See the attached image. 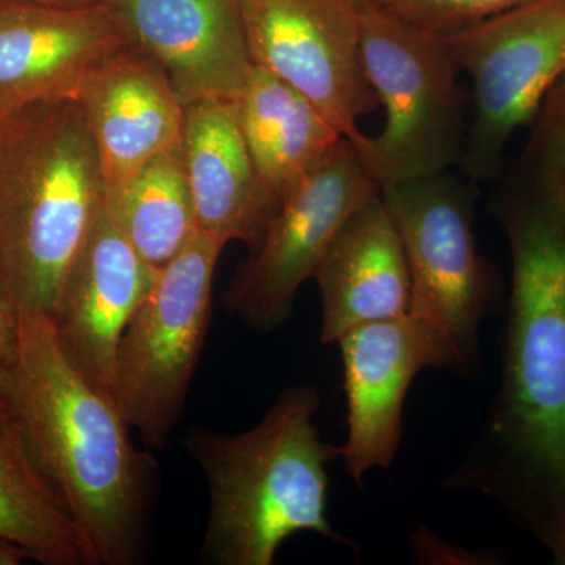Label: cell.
Wrapping results in <instances>:
<instances>
[{
    "label": "cell",
    "mask_w": 565,
    "mask_h": 565,
    "mask_svg": "<svg viewBox=\"0 0 565 565\" xmlns=\"http://www.w3.org/2000/svg\"><path fill=\"white\" fill-rule=\"evenodd\" d=\"M76 102L98 152L104 199L181 141L180 96L159 62L134 44L93 71Z\"/></svg>",
    "instance_id": "obj_15"
},
{
    "label": "cell",
    "mask_w": 565,
    "mask_h": 565,
    "mask_svg": "<svg viewBox=\"0 0 565 565\" xmlns=\"http://www.w3.org/2000/svg\"><path fill=\"white\" fill-rule=\"evenodd\" d=\"M236 103L256 172L277 204L344 139L310 99L262 66H253Z\"/></svg>",
    "instance_id": "obj_18"
},
{
    "label": "cell",
    "mask_w": 565,
    "mask_h": 565,
    "mask_svg": "<svg viewBox=\"0 0 565 565\" xmlns=\"http://www.w3.org/2000/svg\"><path fill=\"white\" fill-rule=\"evenodd\" d=\"M476 185L446 172L382 191L411 270L408 313L444 338L459 375L481 370V323L498 300L497 269L475 237Z\"/></svg>",
    "instance_id": "obj_6"
},
{
    "label": "cell",
    "mask_w": 565,
    "mask_h": 565,
    "mask_svg": "<svg viewBox=\"0 0 565 565\" xmlns=\"http://www.w3.org/2000/svg\"><path fill=\"white\" fill-rule=\"evenodd\" d=\"M553 555H555L557 563L565 564V530L564 533L561 534L559 541L553 546Z\"/></svg>",
    "instance_id": "obj_25"
},
{
    "label": "cell",
    "mask_w": 565,
    "mask_h": 565,
    "mask_svg": "<svg viewBox=\"0 0 565 565\" xmlns=\"http://www.w3.org/2000/svg\"><path fill=\"white\" fill-rule=\"evenodd\" d=\"M311 385L286 388L262 422L241 434L195 427L185 448L210 489L203 559L212 565H270L282 542L315 533L338 545L353 541L330 525L327 465L341 446L322 441Z\"/></svg>",
    "instance_id": "obj_3"
},
{
    "label": "cell",
    "mask_w": 565,
    "mask_h": 565,
    "mask_svg": "<svg viewBox=\"0 0 565 565\" xmlns=\"http://www.w3.org/2000/svg\"><path fill=\"white\" fill-rule=\"evenodd\" d=\"M104 206L122 236L159 269L199 232L182 145L152 158Z\"/></svg>",
    "instance_id": "obj_20"
},
{
    "label": "cell",
    "mask_w": 565,
    "mask_h": 565,
    "mask_svg": "<svg viewBox=\"0 0 565 565\" xmlns=\"http://www.w3.org/2000/svg\"><path fill=\"white\" fill-rule=\"evenodd\" d=\"M0 541L46 565H95L65 505L36 470L0 408Z\"/></svg>",
    "instance_id": "obj_19"
},
{
    "label": "cell",
    "mask_w": 565,
    "mask_h": 565,
    "mask_svg": "<svg viewBox=\"0 0 565 565\" xmlns=\"http://www.w3.org/2000/svg\"><path fill=\"white\" fill-rule=\"evenodd\" d=\"M0 408L79 527L93 563H139L156 465L132 444L111 394L66 356L50 316L20 315L17 353L0 374Z\"/></svg>",
    "instance_id": "obj_2"
},
{
    "label": "cell",
    "mask_w": 565,
    "mask_h": 565,
    "mask_svg": "<svg viewBox=\"0 0 565 565\" xmlns=\"http://www.w3.org/2000/svg\"><path fill=\"white\" fill-rule=\"evenodd\" d=\"M322 302L321 341L411 310V270L384 199L374 196L344 223L315 274Z\"/></svg>",
    "instance_id": "obj_16"
},
{
    "label": "cell",
    "mask_w": 565,
    "mask_h": 565,
    "mask_svg": "<svg viewBox=\"0 0 565 565\" xmlns=\"http://www.w3.org/2000/svg\"><path fill=\"white\" fill-rule=\"evenodd\" d=\"M103 204L98 152L77 102L0 111V281L20 313H54Z\"/></svg>",
    "instance_id": "obj_4"
},
{
    "label": "cell",
    "mask_w": 565,
    "mask_h": 565,
    "mask_svg": "<svg viewBox=\"0 0 565 565\" xmlns=\"http://www.w3.org/2000/svg\"><path fill=\"white\" fill-rule=\"evenodd\" d=\"M181 145L200 232L252 248L278 204L256 172L237 103L206 99L185 106Z\"/></svg>",
    "instance_id": "obj_17"
},
{
    "label": "cell",
    "mask_w": 565,
    "mask_h": 565,
    "mask_svg": "<svg viewBox=\"0 0 565 565\" xmlns=\"http://www.w3.org/2000/svg\"><path fill=\"white\" fill-rule=\"evenodd\" d=\"M20 315L0 281V374L6 371L17 353L18 340H20Z\"/></svg>",
    "instance_id": "obj_22"
},
{
    "label": "cell",
    "mask_w": 565,
    "mask_h": 565,
    "mask_svg": "<svg viewBox=\"0 0 565 565\" xmlns=\"http://www.w3.org/2000/svg\"><path fill=\"white\" fill-rule=\"evenodd\" d=\"M156 273L103 204L50 318L66 356L106 392L110 393L122 333L150 291Z\"/></svg>",
    "instance_id": "obj_14"
},
{
    "label": "cell",
    "mask_w": 565,
    "mask_h": 565,
    "mask_svg": "<svg viewBox=\"0 0 565 565\" xmlns=\"http://www.w3.org/2000/svg\"><path fill=\"white\" fill-rule=\"evenodd\" d=\"M225 245L199 230L159 267L122 333L110 394L148 448H163L184 412L211 322L212 286Z\"/></svg>",
    "instance_id": "obj_7"
},
{
    "label": "cell",
    "mask_w": 565,
    "mask_h": 565,
    "mask_svg": "<svg viewBox=\"0 0 565 565\" xmlns=\"http://www.w3.org/2000/svg\"><path fill=\"white\" fill-rule=\"evenodd\" d=\"M348 401V440L341 459L353 484L392 468L403 444L404 405L427 367L457 374L451 349L433 327L411 313L356 327L340 338Z\"/></svg>",
    "instance_id": "obj_11"
},
{
    "label": "cell",
    "mask_w": 565,
    "mask_h": 565,
    "mask_svg": "<svg viewBox=\"0 0 565 565\" xmlns=\"http://www.w3.org/2000/svg\"><path fill=\"white\" fill-rule=\"evenodd\" d=\"M131 44L109 3L0 0V111L76 102L93 71Z\"/></svg>",
    "instance_id": "obj_12"
},
{
    "label": "cell",
    "mask_w": 565,
    "mask_h": 565,
    "mask_svg": "<svg viewBox=\"0 0 565 565\" xmlns=\"http://www.w3.org/2000/svg\"><path fill=\"white\" fill-rule=\"evenodd\" d=\"M444 36L471 84L459 167L475 184L493 182L512 137L565 76V0H530Z\"/></svg>",
    "instance_id": "obj_8"
},
{
    "label": "cell",
    "mask_w": 565,
    "mask_h": 565,
    "mask_svg": "<svg viewBox=\"0 0 565 565\" xmlns=\"http://www.w3.org/2000/svg\"><path fill=\"white\" fill-rule=\"evenodd\" d=\"M35 2L51 3V6L79 7V6H99L109 0H35Z\"/></svg>",
    "instance_id": "obj_24"
},
{
    "label": "cell",
    "mask_w": 565,
    "mask_h": 565,
    "mask_svg": "<svg viewBox=\"0 0 565 565\" xmlns=\"http://www.w3.org/2000/svg\"><path fill=\"white\" fill-rule=\"evenodd\" d=\"M416 28L449 35L530 0H366ZM363 2V3H366ZM362 6V3H360Z\"/></svg>",
    "instance_id": "obj_21"
},
{
    "label": "cell",
    "mask_w": 565,
    "mask_h": 565,
    "mask_svg": "<svg viewBox=\"0 0 565 565\" xmlns=\"http://www.w3.org/2000/svg\"><path fill=\"white\" fill-rule=\"evenodd\" d=\"M381 193L362 152L341 139L282 196L223 297L228 310L256 330L280 326L344 223Z\"/></svg>",
    "instance_id": "obj_9"
},
{
    "label": "cell",
    "mask_w": 565,
    "mask_h": 565,
    "mask_svg": "<svg viewBox=\"0 0 565 565\" xmlns=\"http://www.w3.org/2000/svg\"><path fill=\"white\" fill-rule=\"evenodd\" d=\"M24 559H29L24 550L10 542L0 541V565H20Z\"/></svg>",
    "instance_id": "obj_23"
},
{
    "label": "cell",
    "mask_w": 565,
    "mask_h": 565,
    "mask_svg": "<svg viewBox=\"0 0 565 565\" xmlns=\"http://www.w3.org/2000/svg\"><path fill=\"white\" fill-rule=\"evenodd\" d=\"M493 182L512 275L501 384L444 486L523 516L553 546L565 530V154L520 156Z\"/></svg>",
    "instance_id": "obj_1"
},
{
    "label": "cell",
    "mask_w": 565,
    "mask_h": 565,
    "mask_svg": "<svg viewBox=\"0 0 565 565\" xmlns=\"http://www.w3.org/2000/svg\"><path fill=\"white\" fill-rule=\"evenodd\" d=\"M360 22L364 71L385 122L355 147L382 191L459 167L470 96L448 41L373 2L360 6Z\"/></svg>",
    "instance_id": "obj_5"
},
{
    "label": "cell",
    "mask_w": 565,
    "mask_h": 565,
    "mask_svg": "<svg viewBox=\"0 0 565 565\" xmlns=\"http://www.w3.org/2000/svg\"><path fill=\"white\" fill-rule=\"evenodd\" d=\"M253 65L291 85L337 131L360 145V120L377 109L355 0H243Z\"/></svg>",
    "instance_id": "obj_10"
},
{
    "label": "cell",
    "mask_w": 565,
    "mask_h": 565,
    "mask_svg": "<svg viewBox=\"0 0 565 565\" xmlns=\"http://www.w3.org/2000/svg\"><path fill=\"white\" fill-rule=\"evenodd\" d=\"M355 2L360 6V3L366 2V0H355Z\"/></svg>",
    "instance_id": "obj_26"
},
{
    "label": "cell",
    "mask_w": 565,
    "mask_h": 565,
    "mask_svg": "<svg viewBox=\"0 0 565 565\" xmlns=\"http://www.w3.org/2000/svg\"><path fill=\"white\" fill-rule=\"evenodd\" d=\"M126 36L166 70L182 106L237 102L253 61L243 0H109Z\"/></svg>",
    "instance_id": "obj_13"
}]
</instances>
